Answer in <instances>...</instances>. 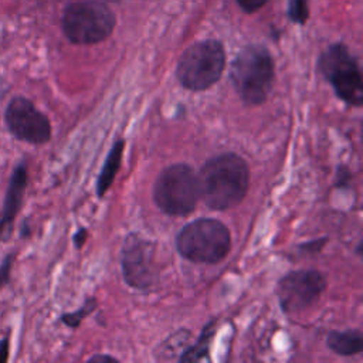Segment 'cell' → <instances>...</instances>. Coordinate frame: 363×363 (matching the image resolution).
Masks as SVG:
<instances>
[{
	"label": "cell",
	"mask_w": 363,
	"mask_h": 363,
	"mask_svg": "<svg viewBox=\"0 0 363 363\" xmlns=\"http://www.w3.org/2000/svg\"><path fill=\"white\" fill-rule=\"evenodd\" d=\"M200 199L213 210H227L241 203L250 184L245 160L235 153L208 159L197 174Z\"/></svg>",
	"instance_id": "1"
},
{
	"label": "cell",
	"mask_w": 363,
	"mask_h": 363,
	"mask_svg": "<svg viewBox=\"0 0 363 363\" xmlns=\"http://www.w3.org/2000/svg\"><path fill=\"white\" fill-rule=\"evenodd\" d=\"M274 72V60L269 51L262 45H248L234 58L230 78L247 105H259L272 88Z\"/></svg>",
	"instance_id": "2"
},
{
	"label": "cell",
	"mask_w": 363,
	"mask_h": 363,
	"mask_svg": "<svg viewBox=\"0 0 363 363\" xmlns=\"http://www.w3.org/2000/svg\"><path fill=\"white\" fill-rule=\"evenodd\" d=\"M176 247L182 257L199 264L220 262L230 251L228 228L216 218H199L177 234Z\"/></svg>",
	"instance_id": "3"
},
{
	"label": "cell",
	"mask_w": 363,
	"mask_h": 363,
	"mask_svg": "<svg viewBox=\"0 0 363 363\" xmlns=\"http://www.w3.org/2000/svg\"><path fill=\"white\" fill-rule=\"evenodd\" d=\"M153 199L156 206L169 216L190 214L200 199L197 174L184 163L167 166L156 179Z\"/></svg>",
	"instance_id": "4"
},
{
	"label": "cell",
	"mask_w": 363,
	"mask_h": 363,
	"mask_svg": "<svg viewBox=\"0 0 363 363\" xmlns=\"http://www.w3.org/2000/svg\"><path fill=\"white\" fill-rule=\"evenodd\" d=\"M225 67L223 44L216 40L199 41L190 45L179 60L176 75L190 91H204L214 85Z\"/></svg>",
	"instance_id": "5"
},
{
	"label": "cell",
	"mask_w": 363,
	"mask_h": 363,
	"mask_svg": "<svg viewBox=\"0 0 363 363\" xmlns=\"http://www.w3.org/2000/svg\"><path fill=\"white\" fill-rule=\"evenodd\" d=\"M113 27V13L96 0L74 1L67 6L62 14V31L74 44L99 43L111 35Z\"/></svg>",
	"instance_id": "6"
},
{
	"label": "cell",
	"mask_w": 363,
	"mask_h": 363,
	"mask_svg": "<svg viewBox=\"0 0 363 363\" xmlns=\"http://www.w3.org/2000/svg\"><path fill=\"white\" fill-rule=\"evenodd\" d=\"M319 69L346 104L363 102V78L357 61L343 44L330 45L319 58Z\"/></svg>",
	"instance_id": "7"
},
{
	"label": "cell",
	"mask_w": 363,
	"mask_h": 363,
	"mask_svg": "<svg viewBox=\"0 0 363 363\" xmlns=\"http://www.w3.org/2000/svg\"><path fill=\"white\" fill-rule=\"evenodd\" d=\"M4 122L9 132L18 140L43 145L51 138L50 119L24 96H14L9 102L4 111Z\"/></svg>",
	"instance_id": "8"
},
{
	"label": "cell",
	"mask_w": 363,
	"mask_h": 363,
	"mask_svg": "<svg viewBox=\"0 0 363 363\" xmlns=\"http://www.w3.org/2000/svg\"><path fill=\"white\" fill-rule=\"evenodd\" d=\"M326 286L325 277L315 269H301L285 275L278 284L281 306L288 313H295L313 305Z\"/></svg>",
	"instance_id": "9"
},
{
	"label": "cell",
	"mask_w": 363,
	"mask_h": 363,
	"mask_svg": "<svg viewBox=\"0 0 363 363\" xmlns=\"http://www.w3.org/2000/svg\"><path fill=\"white\" fill-rule=\"evenodd\" d=\"M153 250L149 241L139 235H129L123 244L122 269L126 282L135 288H147L152 282L150 259Z\"/></svg>",
	"instance_id": "10"
},
{
	"label": "cell",
	"mask_w": 363,
	"mask_h": 363,
	"mask_svg": "<svg viewBox=\"0 0 363 363\" xmlns=\"http://www.w3.org/2000/svg\"><path fill=\"white\" fill-rule=\"evenodd\" d=\"M26 187H27V169H26V164L21 163L16 166L9 182L7 193L4 197V207L0 217V240H9V237L13 233L14 217L21 207Z\"/></svg>",
	"instance_id": "11"
},
{
	"label": "cell",
	"mask_w": 363,
	"mask_h": 363,
	"mask_svg": "<svg viewBox=\"0 0 363 363\" xmlns=\"http://www.w3.org/2000/svg\"><path fill=\"white\" fill-rule=\"evenodd\" d=\"M328 346L340 356H353L362 352L363 337L360 330L330 332L326 340Z\"/></svg>",
	"instance_id": "12"
},
{
	"label": "cell",
	"mask_w": 363,
	"mask_h": 363,
	"mask_svg": "<svg viewBox=\"0 0 363 363\" xmlns=\"http://www.w3.org/2000/svg\"><path fill=\"white\" fill-rule=\"evenodd\" d=\"M122 152H123V140H118L113 146L111 153L108 155L105 164L102 167L101 176L98 179V194L104 196L108 187L112 184L115 174L118 173L121 159H122Z\"/></svg>",
	"instance_id": "13"
},
{
	"label": "cell",
	"mask_w": 363,
	"mask_h": 363,
	"mask_svg": "<svg viewBox=\"0 0 363 363\" xmlns=\"http://www.w3.org/2000/svg\"><path fill=\"white\" fill-rule=\"evenodd\" d=\"M210 325H211V323H210ZM208 329H210V330H207V328H206V330L203 332V336H201L200 340H199V345H197L196 347L187 350V352L182 356V360H184V362H191V360H200V359L204 357V353H207V349L204 347V345L210 342L211 332H213L211 328H208Z\"/></svg>",
	"instance_id": "14"
},
{
	"label": "cell",
	"mask_w": 363,
	"mask_h": 363,
	"mask_svg": "<svg viewBox=\"0 0 363 363\" xmlns=\"http://www.w3.org/2000/svg\"><path fill=\"white\" fill-rule=\"evenodd\" d=\"M289 17L292 21L303 24L309 17L308 0H291L289 3Z\"/></svg>",
	"instance_id": "15"
},
{
	"label": "cell",
	"mask_w": 363,
	"mask_h": 363,
	"mask_svg": "<svg viewBox=\"0 0 363 363\" xmlns=\"http://www.w3.org/2000/svg\"><path fill=\"white\" fill-rule=\"evenodd\" d=\"M11 262H13V255H9L4 258L3 264L0 265V288L4 286L9 282L10 277V269H11Z\"/></svg>",
	"instance_id": "16"
},
{
	"label": "cell",
	"mask_w": 363,
	"mask_h": 363,
	"mask_svg": "<svg viewBox=\"0 0 363 363\" xmlns=\"http://www.w3.org/2000/svg\"><path fill=\"white\" fill-rule=\"evenodd\" d=\"M268 0H237L240 7L247 13H254L259 10Z\"/></svg>",
	"instance_id": "17"
},
{
	"label": "cell",
	"mask_w": 363,
	"mask_h": 363,
	"mask_svg": "<svg viewBox=\"0 0 363 363\" xmlns=\"http://www.w3.org/2000/svg\"><path fill=\"white\" fill-rule=\"evenodd\" d=\"M7 359H9V337H4L0 342V362H6Z\"/></svg>",
	"instance_id": "18"
},
{
	"label": "cell",
	"mask_w": 363,
	"mask_h": 363,
	"mask_svg": "<svg viewBox=\"0 0 363 363\" xmlns=\"http://www.w3.org/2000/svg\"><path fill=\"white\" fill-rule=\"evenodd\" d=\"M85 237H86V230H84V228H81V230L75 234L74 241H75V245H77L78 248L82 247V244H84V241H85Z\"/></svg>",
	"instance_id": "19"
},
{
	"label": "cell",
	"mask_w": 363,
	"mask_h": 363,
	"mask_svg": "<svg viewBox=\"0 0 363 363\" xmlns=\"http://www.w3.org/2000/svg\"><path fill=\"white\" fill-rule=\"evenodd\" d=\"M91 360H96V362H104V360L116 362V359H113V357H111V356H94V357H91Z\"/></svg>",
	"instance_id": "20"
},
{
	"label": "cell",
	"mask_w": 363,
	"mask_h": 363,
	"mask_svg": "<svg viewBox=\"0 0 363 363\" xmlns=\"http://www.w3.org/2000/svg\"><path fill=\"white\" fill-rule=\"evenodd\" d=\"M0 82H1V81H0Z\"/></svg>",
	"instance_id": "21"
}]
</instances>
